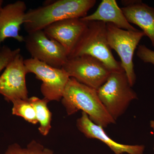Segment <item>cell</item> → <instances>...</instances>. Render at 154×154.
<instances>
[{"mask_svg": "<svg viewBox=\"0 0 154 154\" xmlns=\"http://www.w3.org/2000/svg\"><path fill=\"white\" fill-rule=\"evenodd\" d=\"M96 0H57L26 12L24 28L28 33L43 30L54 22L82 18L95 6Z\"/></svg>", "mask_w": 154, "mask_h": 154, "instance_id": "cell-1", "label": "cell"}, {"mask_svg": "<svg viewBox=\"0 0 154 154\" xmlns=\"http://www.w3.org/2000/svg\"><path fill=\"white\" fill-rule=\"evenodd\" d=\"M61 100L69 116L81 110L94 123L103 128L116 123L99 99L97 91L74 78L69 79Z\"/></svg>", "mask_w": 154, "mask_h": 154, "instance_id": "cell-2", "label": "cell"}, {"mask_svg": "<svg viewBox=\"0 0 154 154\" xmlns=\"http://www.w3.org/2000/svg\"><path fill=\"white\" fill-rule=\"evenodd\" d=\"M111 50L107 42L106 23L88 22L87 28L68 58L91 56L101 61L112 71L122 70L121 63L115 59Z\"/></svg>", "mask_w": 154, "mask_h": 154, "instance_id": "cell-3", "label": "cell"}, {"mask_svg": "<svg viewBox=\"0 0 154 154\" xmlns=\"http://www.w3.org/2000/svg\"><path fill=\"white\" fill-rule=\"evenodd\" d=\"M123 70L112 71L97 94L108 113L116 120L126 111L131 102L137 99Z\"/></svg>", "mask_w": 154, "mask_h": 154, "instance_id": "cell-4", "label": "cell"}, {"mask_svg": "<svg viewBox=\"0 0 154 154\" xmlns=\"http://www.w3.org/2000/svg\"><path fill=\"white\" fill-rule=\"evenodd\" d=\"M108 44L117 53L121 59L122 69L131 87L136 80L133 63L135 50L141 39L146 36L142 31H129L119 28L111 23H106Z\"/></svg>", "mask_w": 154, "mask_h": 154, "instance_id": "cell-5", "label": "cell"}, {"mask_svg": "<svg viewBox=\"0 0 154 154\" xmlns=\"http://www.w3.org/2000/svg\"><path fill=\"white\" fill-rule=\"evenodd\" d=\"M62 68L71 78L96 91L112 72L101 61L89 55L68 58Z\"/></svg>", "mask_w": 154, "mask_h": 154, "instance_id": "cell-6", "label": "cell"}, {"mask_svg": "<svg viewBox=\"0 0 154 154\" xmlns=\"http://www.w3.org/2000/svg\"><path fill=\"white\" fill-rule=\"evenodd\" d=\"M24 63L28 73H32L42 82L40 91L45 99L60 101L69 77L65 70L48 65L35 59H27Z\"/></svg>", "mask_w": 154, "mask_h": 154, "instance_id": "cell-7", "label": "cell"}, {"mask_svg": "<svg viewBox=\"0 0 154 154\" xmlns=\"http://www.w3.org/2000/svg\"><path fill=\"white\" fill-rule=\"evenodd\" d=\"M24 42L31 58L50 66L62 68L68 59V54L63 46L49 38L43 30L28 33Z\"/></svg>", "mask_w": 154, "mask_h": 154, "instance_id": "cell-8", "label": "cell"}, {"mask_svg": "<svg viewBox=\"0 0 154 154\" xmlns=\"http://www.w3.org/2000/svg\"><path fill=\"white\" fill-rule=\"evenodd\" d=\"M24 60L21 53L17 54L0 76V94L7 102L28 98L25 79L28 72Z\"/></svg>", "mask_w": 154, "mask_h": 154, "instance_id": "cell-9", "label": "cell"}, {"mask_svg": "<svg viewBox=\"0 0 154 154\" xmlns=\"http://www.w3.org/2000/svg\"><path fill=\"white\" fill-rule=\"evenodd\" d=\"M88 22L81 18H72L54 22L43 31L49 38L61 45L69 55L85 32Z\"/></svg>", "mask_w": 154, "mask_h": 154, "instance_id": "cell-10", "label": "cell"}, {"mask_svg": "<svg viewBox=\"0 0 154 154\" xmlns=\"http://www.w3.org/2000/svg\"><path fill=\"white\" fill-rule=\"evenodd\" d=\"M27 7L25 2L18 1L2 7L0 11V44L6 38H14L19 42L25 37L19 34L24 24Z\"/></svg>", "mask_w": 154, "mask_h": 154, "instance_id": "cell-11", "label": "cell"}, {"mask_svg": "<svg viewBox=\"0 0 154 154\" xmlns=\"http://www.w3.org/2000/svg\"><path fill=\"white\" fill-rule=\"evenodd\" d=\"M78 129L86 137L96 139L107 145L115 154H143V145H128L116 142L105 133L103 128L97 125L89 118L87 113L82 112V116L77 120Z\"/></svg>", "mask_w": 154, "mask_h": 154, "instance_id": "cell-12", "label": "cell"}, {"mask_svg": "<svg viewBox=\"0 0 154 154\" xmlns=\"http://www.w3.org/2000/svg\"><path fill=\"white\" fill-rule=\"evenodd\" d=\"M122 3L124 6L121 9L127 20L139 26L154 47V8L141 1H124Z\"/></svg>", "mask_w": 154, "mask_h": 154, "instance_id": "cell-13", "label": "cell"}, {"mask_svg": "<svg viewBox=\"0 0 154 154\" xmlns=\"http://www.w3.org/2000/svg\"><path fill=\"white\" fill-rule=\"evenodd\" d=\"M81 19L86 22L111 23L119 28L129 31L138 30L128 21L115 0H103L93 14Z\"/></svg>", "mask_w": 154, "mask_h": 154, "instance_id": "cell-14", "label": "cell"}, {"mask_svg": "<svg viewBox=\"0 0 154 154\" xmlns=\"http://www.w3.org/2000/svg\"><path fill=\"white\" fill-rule=\"evenodd\" d=\"M28 99L35 109L36 118L39 123V132L42 135L47 136L51 128L52 120V113L48 107L49 101L45 98L40 99L36 96H32Z\"/></svg>", "mask_w": 154, "mask_h": 154, "instance_id": "cell-15", "label": "cell"}, {"mask_svg": "<svg viewBox=\"0 0 154 154\" xmlns=\"http://www.w3.org/2000/svg\"><path fill=\"white\" fill-rule=\"evenodd\" d=\"M28 99L29 98L27 99L14 100L12 102L13 104L12 114L22 117L30 123L36 124L38 123V121L36 118V112Z\"/></svg>", "mask_w": 154, "mask_h": 154, "instance_id": "cell-16", "label": "cell"}, {"mask_svg": "<svg viewBox=\"0 0 154 154\" xmlns=\"http://www.w3.org/2000/svg\"><path fill=\"white\" fill-rule=\"evenodd\" d=\"M4 154H54L51 150L45 147L35 140L31 141L26 147L15 143L9 146Z\"/></svg>", "mask_w": 154, "mask_h": 154, "instance_id": "cell-17", "label": "cell"}, {"mask_svg": "<svg viewBox=\"0 0 154 154\" xmlns=\"http://www.w3.org/2000/svg\"><path fill=\"white\" fill-rule=\"evenodd\" d=\"M19 53H21V49L19 48L12 49L6 45L0 47V72Z\"/></svg>", "mask_w": 154, "mask_h": 154, "instance_id": "cell-18", "label": "cell"}, {"mask_svg": "<svg viewBox=\"0 0 154 154\" xmlns=\"http://www.w3.org/2000/svg\"><path fill=\"white\" fill-rule=\"evenodd\" d=\"M137 55L144 62L150 63L154 65V51L141 45L137 48Z\"/></svg>", "mask_w": 154, "mask_h": 154, "instance_id": "cell-19", "label": "cell"}, {"mask_svg": "<svg viewBox=\"0 0 154 154\" xmlns=\"http://www.w3.org/2000/svg\"><path fill=\"white\" fill-rule=\"evenodd\" d=\"M150 126L152 128V129H153L154 131V120H152V121H150Z\"/></svg>", "mask_w": 154, "mask_h": 154, "instance_id": "cell-20", "label": "cell"}, {"mask_svg": "<svg viewBox=\"0 0 154 154\" xmlns=\"http://www.w3.org/2000/svg\"><path fill=\"white\" fill-rule=\"evenodd\" d=\"M3 3V1L2 0H0V11L1 9L2 8V5Z\"/></svg>", "mask_w": 154, "mask_h": 154, "instance_id": "cell-21", "label": "cell"}]
</instances>
